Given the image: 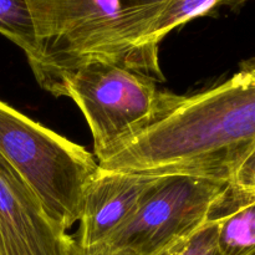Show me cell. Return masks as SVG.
I'll return each mask as SVG.
<instances>
[{"label": "cell", "instance_id": "obj_1", "mask_svg": "<svg viewBox=\"0 0 255 255\" xmlns=\"http://www.w3.org/2000/svg\"><path fill=\"white\" fill-rule=\"evenodd\" d=\"M255 149V75L244 70L192 96L174 95L146 127L99 157L107 171L231 182Z\"/></svg>", "mask_w": 255, "mask_h": 255}, {"label": "cell", "instance_id": "obj_12", "mask_svg": "<svg viewBox=\"0 0 255 255\" xmlns=\"http://www.w3.org/2000/svg\"><path fill=\"white\" fill-rule=\"evenodd\" d=\"M229 183L238 191L255 197V149L238 167Z\"/></svg>", "mask_w": 255, "mask_h": 255}, {"label": "cell", "instance_id": "obj_7", "mask_svg": "<svg viewBox=\"0 0 255 255\" xmlns=\"http://www.w3.org/2000/svg\"><path fill=\"white\" fill-rule=\"evenodd\" d=\"M157 177L99 167L82 201L80 229L75 239L84 248H104L133 216Z\"/></svg>", "mask_w": 255, "mask_h": 255}, {"label": "cell", "instance_id": "obj_5", "mask_svg": "<svg viewBox=\"0 0 255 255\" xmlns=\"http://www.w3.org/2000/svg\"><path fill=\"white\" fill-rule=\"evenodd\" d=\"M228 183L189 176L157 177L133 216L104 248L132 255L158 253L207 224Z\"/></svg>", "mask_w": 255, "mask_h": 255}, {"label": "cell", "instance_id": "obj_4", "mask_svg": "<svg viewBox=\"0 0 255 255\" xmlns=\"http://www.w3.org/2000/svg\"><path fill=\"white\" fill-rule=\"evenodd\" d=\"M147 72L114 61L94 60L66 76L65 96L84 114L99 158L151 124L173 99L159 91Z\"/></svg>", "mask_w": 255, "mask_h": 255}, {"label": "cell", "instance_id": "obj_13", "mask_svg": "<svg viewBox=\"0 0 255 255\" xmlns=\"http://www.w3.org/2000/svg\"><path fill=\"white\" fill-rule=\"evenodd\" d=\"M67 255H132L128 252L124 251H111L107 248H84L77 243L75 238H71L70 242L69 251H67Z\"/></svg>", "mask_w": 255, "mask_h": 255}, {"label": "cell", "instance_id": "obj_8", "mask_svg": "<svg viewBox=\"0 0 255 255\" xmlns=\"http://www.w3.org/2000/svg\"><path fill=\"white\" fill-rule=\"evenodd\" d=\"M207 223H217L221 255H251L255 252V197L228 183L214 202Z\"/></svg>", "mask_w": 255, "mask_h": 255}, {"label": "cell", "instance_id": "obj_9", "mask_svg": "<svg viewBox=\"0 0 255 255\" xmlns=\"http://www.w3.org/2000/svg\"><path fill=\"white\" fill-rule=\"evenodd\" d=\"M248 0H171L144 39V46L158 51L159 42L177 27L201 16L212 15L222 7L237 11Z\"/></svg>", "mask_w": 255, "mask_h": 255}, {"label": "cell", "instance_id": "obj_15", "mask_svg": "<svg viewBox=\"0 0 255 255\" xmlns=\"http://www.w3.org/2000/svg\"><path fill=\"white\" fill-rule=\"evenodd\" d=\"M251 255H255V252H254V253H252V254H251Z\"/></svg>", "mask_w": 255, "mask_h": 255}, {"label": "cell", "instance_id": "obj_2", "mask_svg": "<svg viewBox=\"0 0 255 255\" xmlns=\"http://www.w3.org/2000/svg\"><path fill=\"white\" fill-rule=\"evenodd\" d=\"M34 22L40 86L65 96L67 75L87 61L127 65L163 81L144 39L171 0H25Z\"/></svg>", "mask_w": 255, "mask_h": 255}, {"label": "cell", "instance_id": "obj_14", "mask_svg": "<svg viewBox=\"0 0 255 255\" xmlns=\"http://www.w3.org/2000/svg\"><path fill=\"white\" fill-rule=\"evenodd\" d=\"M248 70H249V71H251V72H253V74L255 75V64L253 65V66L251 67V69H248Z\"/></svg>", "mask_w": 255, "mask_h": 255}, {"label": "cell", "instance_id": "obj_3", "mask_svg": "<svg viewBox=\"0 0 255 255\" xmlns=\"http://www.w3.org/2000/svg\"><path fill=\"white\" fill-rule=\"evenodd\" d=\"M0 156L57 228L67 233L80 221L85 192L99 171L95 154L0 100Z\"/></svg>", "mask_w": 255, "mask_h": 255}, {"label": "cell", "instance_id": "obj_10", "mask_svg": "<svg viewBox=\"0 0 255 255\" xmlns=\"http://www.w3.org/2000/svg\"><path fill=\"white\" fill-rule=\"evenodd\" d=\"M0 34L24 51L31 70L37 62L34 22L25 0H0Z\"/></svg>", "mask_w": 255, "mask_h": 255}, {"label": "cell", "instance_id": "obj_11", "mask_svg": "<svg viewBox=\"0 0 255 255\" xmlns=\"http://www.w3.org/2000/svg\"><path fill=\"white\" fill-rule=\"evenodd\" d=\"M217 236V223H207L192 236L153 255H221Z\"/></svg>", "mask_w": 255, "mask_h": 255}, {"label": "cell", "instance_id": "obj_6", "mask_svg": "<svg viewBox=\"0 0 255 255\" xmlns=\"http://www.w3.org/2000/svg\"><path fill=\"white\" fill-rule=\"evenodd\" d=\"M71 238L0 156V255H67Z\"/></svg>", "mask_w": 255, "mask_h": 255}]
</instances>
